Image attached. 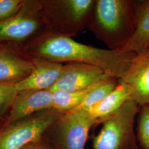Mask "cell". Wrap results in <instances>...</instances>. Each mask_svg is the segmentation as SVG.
<instances>
[{"label": "cell", "mask_w": 149, "mask_h": 149, "mask_svg": "<svg viewBox=\"0 0 149 149\" xmlns=\"http://www.w3.org/2000/svg\"><path fill=\"white\" fill-rule=\"evenodd\" d=\"M130 96L131 91L129 87L119 81L116 88L90 113L97 120V124H101L117 112L128 100L131 99Z\"/></svg>", "instance_id": "14"}, {"label": "cell", "mask_w": 149, "mask_h": 149, "mask_svg": "<svg viewBox=\"0 0 149 149\" xmlns=\"http://www.w3.org/2000/svg\"><path fill=\"white\" fill-rule=\"evenodd\" d=\"M97 123L90 112L78 108L62 114L54 123L61 149H85L91 128Z\"/></svg>", "instance_id": "6"}, {"label": "cell", "mask_w": 149, "mask_h": 149, "mask_svg": "<svg viewBox=\"0 0 149 149\" xmlns=\"http://www.w3.org/2000/svg\"><path fill=\"white\" fill-rule=\"evenodd\" d=\"M135 27L134 1L95 0L86 28L108 49L122 50Z\"/></svg>", "instance_id": "2"}, {"label": "cell", "mask_w": 149, "mask_h": 149, "mask_svg": "<svg viewBox=\"0 0 149 149\" xmlns=\"http://www.w3.org/2000/svg\"><path fill=\"white\" fill-rule=\"evenodd\" d=\"M53 97V93L49 90L19 91L11 103L5 127L52 108Z\"/></svg>", "instance_id": "9"}, {"label": "cell", "mask_w": 149, "mask_h": 149, "mask_svg": "<svg viewBox=\"0 0 149 149\" xmlns=\"http://www.w3.org/2000/svg\"><path fill=\"white\" fill-rule=\"evenodd\" d=\"M18 92L15 84H0V115L10 108Z\"/></svg>", "instance_id": "19"}, {"label": "cell", "mask_w": 149, "mask_h": 149, "mask_svg": "<svg viewBox=\"0 0 149 149\" xmlns=\"http://www.w3.org/2000/svg\"><path fill=\"white\" fill-rule=\"evenodd\" d=\"M23 149H52L41 140L34 144H31Z\"/></svg>", "instance_id": "20"}, {"label": "cell", "mask_w": 149, "mask_h": 149, "mask_svg": "<svg viewBox=\"0 0 149 149\" xmlns=\"http://www.w3.org/2000/svg\"><path fill=\"white\" fill-rule=\"evenodd\" d=\"M138 138L141 149H149V103L139 107Z\"/></svg>", "instance_id": "17"}, {"label": "cell", "mask_w": 149, "mask_h": 149, "mask_svg": "<svg viewBox=\"0 0 149 149\" xmlns=\"http://www.w3.org/2000/svg\"><path fill=\"white\" fill-rule=\"evenodd\" d=\"M148 50H149V48H148Z\"/></svg>", "instance_id": "21"}, {"label": "cell", "mask_w": 149, "mask_h": 149, "mask_svg": "<svg viewBox=\"0 0 149 149\" xmlns=\"http://www.w3.org/2000/svg\"><path fill=\"white\" fill-rule=\"evenodd\" d=\"M32 58L61 63L77 62L96 66L106 74L120 79L136 55L132 52L97 48L71 37L43 33L27 49Z\"/></svg>", "instance_id": "1"}, {"label": "cell", "mask_w": 149, "mask_h": 149, "mask_svg": "<svg viewBox=\"0 0 149 149\" xmlns=\"http://www.w3.org/2000/svg\"><path fill=\"white\" fill-rule=\"evenodd\" d=\"M33 69L31 60L0 47V84H16L27 77Z\"/></svg>", "instance_id": "12"}, {"label": "cell", "mask_w": 149, "mask_h": 149, "mask_svg": "<svg viewBox=\"0 0 149 149\" xmlns=\"http://www.w3.org/2000/svg\"><path fill=\"white\" fill-rule=\"evenodd\" d=\"M119 83L118 79L111 77L92 91L85 100L77 108L90 112L108 94L114 90Z\"/></svg>", "instance_id": "16"}, {"label": "cell", "mask_w": 149, "mask_h": 149, "mask_svg": "<svg viewBox=\"0 0 149 149\" xmlns=\"http://www.w3.org/2000/svg\"><path fill=\"white\" fill-rule=\"evenodd\" d=\"M101 69L89 64L71 62L63 65L59 79L49 90L74 91L95 84L106 75Z\"/></svg>", "instance_id": "8"}, {"label": "cell", "mask_w": 149, "mask_h": 149, "mask_svg": "<svg viewBox=\"0 0 149 149\" xmlns=\"http://www.w3.org/2000/svg\"><path fill=\"white\" fill-rule=\"evenodd\" d=\"M111 77V76L107 74L95 84L82 90L74 91H56L53 92L52 108L61 113H65L74 110L84 102L92 91Z\"/></svg>", "instance_id": "15"}, {"label": "cell", "mask_w": 149, "mask_h": 149, "mask_svg": "<svg viewBox=\"0 0 149 149\" xmlns=\"http://www.w3.org/2000/svg\"><path fill=\"white\" fill-rule=\"evenodd\" d=\"M43 27V21L38 12V1H26L17 15L0 22V43L24 41Z\"/></svg>", "instance_id": "7"}, {"label": "cell", "mask_w": 149, "mask_h": 149, "mask_svg": "<svg viewBox=\"0 0 149 149\" xmlns=\"http://www.w3.org/2000/svg\"><path fill=\"white\" fill-rule=\"evenodd\" d=\"M33 69L24 80L15 84L18 91L49 90L58 80L63 68L61 63L40 58H32Z\"/></svg>", "instance_id": "11"}, {"label": "cell", "mask_w": 149, "mask_h": 149, "mask_svg": "<svg viewBox=\"0 0 149 149\" xmlns=\"http://www.w3.org/2000/svg\"><path fill=\"white\" fill-rule=\"evenodd\" d=\"M95 0L38 1L45 31L71 37L86 28Z\"/></svg>", "instance_id": "3"}, {"label": "cell", "mask_w": 149, "mask_h": 149, "mask_svg": "<svg viewBox=\"0 0 149 149\" xmlns=\"http://www.w3.org/2000/svg\"><path fill=\"white\" fill-rule=\"evenodd\" d=\"M25 3L22 0H0V22L17 15Z\"/></svg>", "instance_id": "18"}, {"label": "cell", "mask_w": 149, "mask_h": 149, "mask_svg": "<svg viewBox=\"0 0 149 149\" xmlns=\"http://www.w3.org/2000/svg\"></svg>", "instance_id": "22"}, {"label": "cell", "mask_w": 149, "mask_h": 149, "mask_svg": "<svg viewBox=\"0 0 149 149\" xmlns=\"http://www.w3.org/2000/svg\"><path fill=\"white\" fill-rule=\"evenodd\" d=\"M62 114L51 108L6 126L0 130V149H23L40 141Z\"/></svg>", "instance_id": "5"}, {"label": "cell", "mask_w": 149, "mask_h": 149, "mask_svg": "<svg viewBox=\"0 0 149 149\" xmlns=\"http://www.w3.org/2000/svg\"><path fill=\"white\" fill-rule=\"evenodd\" d=\"M139 107L128 100L117 112L102 123L93 139V149H138L134 134V123Z\"/></svg>", "instance_id": "4"}, {"label": "cell", "mask_w": 149, "mask_h": 149, "mask_svg": "<svg viewBox=\"0 0 149 149\" xmlns=\"http://www.w3.org/2000/svg\"><path fill=\"white\" fill-rule=\"evenodd\" d=\"M131 91L130 98L139 107L149 103V50L136 54L127 71L118 79Z\"/></svg>", "instance_id": "10"}, {"label": "cell", "mask_w": 149, "mask_h": 149, "mask_svg": "<svg viewBox=\"0 0 149 149\" xmlns=\"http://www.w3.org/2000/svg\"><path fill=\"white\" fill-rule=\"evenodd\" d=\"M135 27L122 51L136 54L143 53L149 46V0L134 1Z\"/></svg>", "instance_id": "13"}]
</instances>
